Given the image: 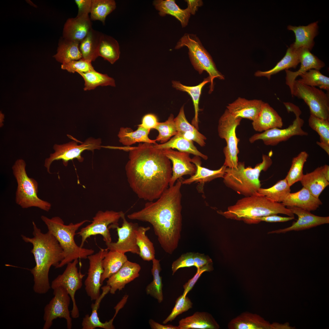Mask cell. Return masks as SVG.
<instances>
[{"instance_id": "1", "label": "cell", "mask_w": 329, "mask_h": 329, "mask_svg": "<svg viewBox=\"0 0 329 329\" xmlns=\"http://www.w3.org/2000/svg\"><path fill=\"white\" fill-rule=\"evenodd\" d=\"M114 148L129 152L126 176L129 186L139 198L153 201L169 187L172 167L162 149L147 143Z\"/></svg>"}, {"instance_id": "2", "label": "cell", "mask_w": 329, "mask_h": 329, "mask_svg": "<svg viewBox=\"0 0 329 329\" xmlns=\"http://www.w3.org/2000/svg\"><path fill=\"white\" fill-rule=\"evenodd\" d=\"M182 179L169 186L155 201H148L143 208L127 215L128 218L150 223L163 249L172 254L181 238Z\"/></svg>"}, {"instance_id": "3", "label": "cell", "mask_w": 329, "mask_h": 329, "mask_svg": "<svg viewBox=\"0 0 329 329\" xmlns=\"http://www.w3.org/2000/svg\"><path fill=\"white\" fill-rule=\"evenodd\" d=\"M33 237L21 235L22 239L31 243L30 251L33 255L35 265L30 270L33 276L34 292L38 294L46 293L51 288L49 272L51 266L55 268L63 259L62 249L54 236L49 232H42L34 221H32Z\"/></svg>"}, {"instance_id": "4", "label": "cell", "mask_w": 329, "mask_h": 329, "mask_svg": "<svg viewBox=\"0 0 329 329\" xmlns=\"http://www.w3.org/2000/svg\"><path fill=\"white\" fill-rule=\"evenodd\" d=\"M217 213L227 218L249 224L255 218L272 214H283L294 217L291 210L282 203L273 201L258 193L245 196L229 207L227 210H219Z\"/></svg>"}, {"instance_id": "5", "label": "cell", "mask_w": 329, "mask_h": 329, "mask_svg": "<svg viewBox=\"0 0 329 329\" xmlns=\"http://www.w3.org/2000/svg\"><path fill=\"white\" fill-rule=\"evenodd\" d=\"M41 219L46 225L48 231L56 239L62 247L64 258L56 267H63L74 260L78 259H86L92 254L94 251L92 249L78 246L74 239L76 231L83 225L90 221L85 220L73 224L66 225L62 219L58 216L49 218L42 215Z\"/></svg>"}, {"instance_id": "6", "label": "cell", "mask_w": 329, "mask_h": 329, "mask_svg": "<svg viewBox=\"0 0 329 329\" xmlns=\"http://www.w3.org/2000/svg\"><path fill=\"white\" fill-rule=\"evenodd\" d=\"M262 161L253 168L246 167L244 162H239L235 168L226 167L223 177V182L228 187L245 196L258 193L260 188L259 179L262 171L270 167L272 161L270 156L263 154Z\"/></svg>"}, {"instance_id": "7", "label": "cell", "mask_w": 329, "mask_h": 329, "mask_svg": "<svg viewBox=\"0 0 329 329\" xmlns=\"http://www.w3.org/2000/svg\"><path fill=\"white\" fill-rule=\"evenodd\" d=\"M26 166L24 160L19 159L15 161L12 167L17 184L16 203L23 209L34 207L48 212L51 209V204L38 197V183L34 179L28 176Z\"/></svg>"}, {"instance_id": "8", "label": "cell", "mask_w": 329, "mask_h": 329, "mask_svg": "<svg viewBox=\"0 0 329 329\" xmlns=\"http://www.w3.org/2000/svg\"><path fill=\"white\" fill-rule=\"evenodd\" d=\"M184 46L189 49V58L195 69L200 74L204 71L208 74L210 83L209 93H211L214 89V79L217 78L223 80L224 76L218 70L211 56L196 35L185 34L177 43L175 48L178 49Z\"/></svg>"}, {"instance_id": "9", "label": "cell", "mask_w": 329, "mask_h": 329, "mask_svg": "<svg viewBox=\"0 0 329 329\" xmlns=\"http://www.w3.org/2000/svg\"><path fill=\"white\" fill-rule=\"evenodd\" d=\"M283 104L288 112H293L295 115V119L292 124L285 129L274 128L256 133L249 138V141L250 143L261 140L265 145L275 146L294 136L308 135V133L302 129L304 122L300 117L302 112L299 108L289 102H284Z\"/></svg>"}, {"instance_id": "10", "label": "cell", "mask_w": 329, "mask_h": 329, "mask_svg": "<svg viewBox=\"0 0 329 329\" xmlns=\"http://www.w3.org/2000/svg\"><path fill=\"white\" fill-rule=\"evenodd\" d=\"M242 119L235 117L226 109L219 120L218 135L225 139L226 143L223 149L225 157L223 165L227 167L235 168L238 164V155L239 152L238 144L240 139L236 135V129Z\"/></svg>"}, {"instance_id": "11", "label": "cell", "mask_w": 329, "mask_h": 329, "mask_svg": "<svg viewBox=\"0 0 329 329\" xmlns=\"http://www.w3.org/2000/svg\"><path fill=\"white\" fill-rule=\"evenodd\" d=\"M100 139L90 138L80 145H78L77 142L74 140L61 145L55 144L53 147L55 152L51 154L49 157L45 160L44 166L47 172L50 174L51 165L55 161L62 160L65 166H67L69 161L74 159L82 162L84 158L81 154L83 151L86 150L94 151L95 149H99L102 147Z\"/></svg>"}, {"instance_id": "12", "label": "cell", "mask_w": 329, "mask_h": 329, "mask_svg": "<svg viewBox=\"0 0 329 329\" xmlns=\"http://www.w3.org/2000/svg\"><path fill=\"white\" fill-rule=\"evenodd\" d=\"M302 99L308 106L310 114L329 120V96L316 87L303 84L296 80L291 94Z\"/></svg>"}, {"instance_id": "13", "label": "cell", "mask_w": 329, "mask_h": 329, "mask_svg": "<svg viewBox=\"0 0 329 329\" xmlns=\"http://www.w3.org/2000/svg\"><path fill=\"white\" fill-rule=\"evenodd\" d=\"M125 214L122 211L107 210L98 211L93 218L91 224L82 228L77 234L81 238L80 246L83 247L86 239L91 236L101 235L105 243L112 242L109 230V225L118 224L119 220Z\"/></svg>"}, {"instance_id": "14", "label": "cell", "mask_w": 329, "mask_h": 329, "mask_svg": "<svg viewBox=\"0 0 329 329\" xmlns=\"http://www.w3.org/2000/svg\"><path fill=\"white\" fill-rule=\"evenodd\" d=\"M53 297L44 308L43 319L44 323L43 329H49L53 320L57 318L65 319L67 329H71L72 319L69 308L71 299L70 296L66 291L61 287L53 289Z\"/></svg>"}, {"instance_id": "15", "label": "cell", "mask_w": 329, "mask_h": 329, "mask_svg": "<svg viewBox=\"0 0 329 329\" xmlns=\"http://www.w3.org/2000/svg\"><path fill=\"white\" fill-rule=\"evenodd\" d=\"M78 263V260L76 259L68 264L63 273L53 280L51 285V288L53 290L61 287L67 292L72 302L71 315L74 319L77 318L80 316L75 295L76 291L82 287L83 279L85 276V274L78 271L77 267Z\"/></svg>"}, {"instance_id": "16", "label": "cell", "mask_w": 329, "mask_h": 329, "mask_svg": "<svg viewBox=\"0 0 329 329\" xmlns=\"http://www.w3.org/2000/svg\"><path fill=\"white\" fill-rule=\"evenodd\" d=\"M121 219L122 223L121 227L118 224L111 225L109 228L116 229L118 239L116 242L105 243L109 250L117 251L125 254L130 252L139 255L140 251L136 243V232L138 226L137 224L129 222L124 214Z\"/></svg>"}, {"instance_id": "17", "label": "cell", "mask_w": 329, "mask_h": 329, "mask_svg": "<svg viewBox=\"0 0 329 329\" xmlns=\"http://www.w3.org/2000/svg\"><path fill=\"white\" fill-rule=\"evenodd\" d=\"M108 251L107 248L101 249L98 253L88 257L89 267L84 284L86 293L91 300H95L101 294V280L104 272L102 260Z\"/></svg>"}, {"instance_id": "18", "label": "cell", "mask_w": 329, "mask_h": 329, "mask_svg": "<svg viewBox=\"0 0 329 329\" xmlns=\"http://www.w3.org/2000/svg\"><path fill=\"white\" fill-rule=\"evenodd\" d=\"M165 155L172 162V174L169 186L174 185L177 181L184 175H193L196 172V165L191 162L190 154L176 151L172 149H162Z\"/></svg>"}, {"instance_id": "19", "label": "cell", "mask_w": 329, "mask_h": 329, "mask_svg": "<svg viewBox=\"0 0 329 329\" xmlns=\"http://www.w3.org/2000/svg\"><path fill=\"white\" fill-rule=\"evenodd\" d=\"M296 214L298 219L290 226L268 232V234L285 233L291 231H299L329 223V217L315 215L309 211L295 207H288Z\"/></svg>"}, {"instance_id": "20", "label": "cell", "mask_w": 329, "mask_h": 329, "mask_svg": "<svg viewBox=\"0 0 329 329\" xmlns=\"http://www.w3.org/2000/svg\"><path fill=\"white\" fill-rule=\"evenodd\" d=\"M298 52L300 63H301L299 69L295 72L291 71L288 69L285 70L286 84L289 87L291 94L294 82L298 76L311 69L319 70L325 65L323 61L312 54L308 49L303 48H298Z\"/></svg>"}, {"instance_id": "21", "label": "cell", "mask_w": 329, "mask_h": 329, "mask_svg": "<svg viewBox=\"0 0 329 329\" xmlns=\"http://www.w3.org/2000/svg\"><path fill=\"white\" fill-rule=\"evenodd\" d=\"M141 269L139 264L127 260L117 272L108 279L106 285L110 287V293L114 294L117 291L122 290L126 284L139 277Z\"/></svg>"}, {"instance_id": "22", "label": "cell", "mask_w": 329, "mask_h": 329, "mask_svg": "<svg viewBox=\"0 0 329 329\" xmlns=\"http://www.w3.org/2000/svg\"><path fill=\"white\" fill-rule=\"evenodd\" d=\"M191 162L196 166L195 173L187 179L182 180V184L189 185L192 183H198L197 189L200 192L203 190L205 184L218 178H223L227 167L223 165L219 169L212 170L202 167L200 157L195 156L191 159Z\"/></svg>"}, {"instance_id": "23", "label": "cell", "mask_w": 329, "mask_h": 329, "mask_svg": "<svg viewBox=\"0 0 329 329\" xmlns=\"http://www.w3.org/2000/svg\"><path fill=\"white\" fill-rule=\"evenodd\" d=\"M264 102L261 100H248L239 97L226 106L228 111L235 118L253 121L259 113Z\"/></svg>"}, {"instance_id": "24", "label": "cell", "mask_w": 329, "mask_h": 329, "mask_svg": "<svg viewBox=\"0 0 329 329\" xmlns=\"http://www.w3.org/2000/svg\"><path fill=\"white\" fill-rule=\"evenodd\" d=\"M89 17H78L68 19L64 25L63 38L66 40L80 43L92 29Z\"/></svg>"}, {"instance_id": "25", "label": "cell", "mask_w": 329, "mask_h": 329, "mask_svg": "<svg viewBox=\"0 0 329 329\" xmlns=\"http://www.w3.org/2000/svg\"><path fill=\"white\" fill-rule=\"evenodd\" d=\"M252 125L256 131L263 132L274 128H281L282 119L278 112L267 103L264 102Z\"/></svg>"}, {"instance_id": "26", "label": "cell", "mask_w": 329, "mask_h": 329, "mask_svg": "<svg viewBox=\"0 0 329 329\" xmlns=\"http://www.w3.org/2000/svg\"><path fill=\"white\" fill-rule=\"evenodd\" d=\"M281 203L287 208L295 207L309 211L316 210L322 204L319 198L304 187L297 192L290 193Z\"/></svg>"}, {"instance_id": "27", "label": "cell", "mask_w": 329, "mask_h": 329, "mask_svg": "<svg viewBox=\"0 0 329 329\" xmlns=\"http://www.w3.org/2000/svg\"><path fill=\"white\" fill-rule=\"evenodd\" d=\"M327 166L325 164L317 167L313 172L304 175L300 181L303 187L317 198L329 185L325 173Z\"/></svg>"}, {"instance_id": "28", "label": "cell", "mask_w": 329, "mask_h": 329, "mask_svg": "<svg viewBox=\"0 0 329 329\" xmlns=\"http://www.w3.org/2000/svg\"><path fill=\"white\" fill-rule=\"evenodd\" d=\"M102 293L99 297L95 300L94 303L91 305L92 312L90 315L86 314L83 318L82 322V329H95L101 328L104 329H114L113 322L114 317L109 321L101 322L98 316L97 311L100 303L105 296L110 292V287L108 285L101 287Z\"/></svg>"}, {"instance_id": "29", "label": "cell", "mask_w": 329, "mask_h": 329, "mask_svg": "<svg viewBox=\"0 0 329 329\" xmlns=\"http://www.w3.org/2000/svg\"><path fill=\"white\" fill-rule=\"evenodd\" d=\"M318 23L317 21L306 26L287 27L288 30L293 31L295 34V41L292 44L294 48H305L310 51L312 49L314 44V38L318 33Z\"/></svg>"}, {"instance_id": "30", "label": "cell", "mask_w": 329, "mask_h": 329, "mask_svg": "<svg viewBox=\"0 0 329 329\" xmlns=\"http://www.w3.org/2000/svg\"><path fill=\"white\" fill-rule=\"evenodd\" d=\"M179 329H218L219 326L212 316L206 312H197L180 320Z\"/></svg>"}, {"instance_id": "31", "label": "cell", "mask_w": 329, "mask_h": 329, "mask_svg": "<svg viewBox=\"0 0 329 329\" xmlns=\"http://www.w3.org/2000/svg\"><path fill=\"white\" fill-rule=\"evenodd\" d=\"M153 5L159 11L160 16L168 14L174 16L180 21L182 27L188 24L191 14L189 10L187 8L185 9L180 8L175 3V0H155Z\"/></svg>"}, {"instance_id": "32", "label": "cell", "mask_w": 329, "mask_h": 329, "mask_svg": "<svg viewBox=\"0 0 329 329\" xmlns=\"http://www.w3.org/2000/svg\"><path fill=\"white\" fill-rule=\"evenodd\" d=\"M300 63L298 49L294 48L291 44L284 56L272 69L266 71L258 70L254 74L256 77L264 76L270 80L271 76L284 70L295 68Z\"/></svg>"}, {"instance_id": "33", "label": "cell", "mask_w": 329, "mask_h": 329, "mask_svg": "<svg viewBox=\"0 0 329 329\" xmlns=\"http://www.w3.org/2000/svg\"><path fill=\"white\" fill-rule=\"evenodd\" d=\"M154 146L157 148L162 149L175 148L179 151L188 153L205 160L208 159L207 155L198 150L194 145L193 141L185 138L179 132L167 142L161 144H154Z\"/></svg>"}, {"instance_id": "34", "label": "cell", "mask_w": 329, "mask_h": 329, "mask_svg": "<svg viewBox=\"0 0 329 329\" xmlns=\"http://www.w3.org/2000/svg\"><path fill=\"white\" fill-rule=\"evenodd\" d=\"M150 130L139 125L137 129L134 131L129 128L121 127L118 136L119 142L127 147L136 143L157 144L155 140H151L149 137Z\"/></svg>"}, {"instance_id": "35", "label": "cell", "mask_w": 329, "mask_h": 329, "mask_svg": "<svg viewBox=\"0 0 329 329\" xmlns=\"http://www.w3.org/2000/svg\"><path fill=\"white\" fill-rule=\"evenodd\" d=\"M79 43L77 41L65 40L62 37L59 41L57 53L53 57L62 64L81 59Z\"/></svg>"}, {"instance_id": "36", "label": "cell", "mask_w": 329, "mask_h": 329, "mask_svg": "<svg viewBox=\"0 0 329 329\" xmlns=\"http://www.w3.org/2000/svg\"><path fill=\"white\" fill-rule=\"evenodd\" d=\"M127 260L125 254L109 250L102 260L104 272L101 278V284L106 279L117 272Z\"/></svg>"}, {"instance_id": "37", "label": "cell", "mask_w": 329, "mask_h": 329, "mask_svg": "<svg viewBox=\"0 0 329 329\" xmlns=\"http://www.w3.org/2000/svg\"><path fill=\"white\" fill-rule=\"evenodd\" d=\"M102 33L92 29L85 38L79 43L82 58L91 61L99 56L98 48Z\"/></svg>"}, {"instance_id": "38", "label": "cell", "mask_w": 329, "mask_h": 329, "mask_svg": "<svg viewBox=\"0 0 329 329\" xmlns=\"http://www.w3.org/2000/svg\"><path fill=\"white\" fill-rule=\"evenodd\" d=\"M210 82L208 76L198 85L193 86H189L184 85L180 82L176 81H172V86L176 89L188 93L191 97L194 108L195 116L192 124L196 128L198 129L199 104L201 91L204 86L207 83Z\"/></svg>"}, {"instance_id": "39", "label": "cell", "mask_w": 329, "mask_h": 329, "mask_svg": "<svg viewBox=\"0 0 329 329\" xmlns=\"http://www.w3.org/2000/svg\"><path fill=\"white\" fill-rule=\"evenodd\" d=\"M120 54L117 41L111 37L102 33L98 48L99 56L113 64L119 59Z\"/></svg>"}, {"instance_id": "40", "label": "cell", "mask_w": 329, "mask_h": 329, "mask_svg": "<svg viewBox=\"0 0 329 329\" xmlns=\"http://www.w3.org/2000/svg\"><path fill=\"white\" fill-rule=\"evenodd\" d=\"M270 325L259 316L250 313H244L229 323V328L234 329H263L271 328Z\"/></svg>"}, {"instance_id": "41", "label": "cell", "mask_w": 329, "mask_h": 329, "mask_svg": "<svg viewBox=\"0 0 329 329\" xmlns=\"http://www.w3.org/2000/svg\"><path fill=\"white\" fill-rule=\"evenodd\" d=\"M152 266L151 273L153 276V281L148 284L146 288V292L148 295L156 299L159 303L163 300L162 291L163 284L162 277L160 273L161 270L160 260L155 258L152 260Z\"/></svg>"}, {"instance_id": "42", "label": "cell", "mask_w": 329, "mask_h": 329, "mask_svg": "<svg viewBox=\"0 0 329 329\" xmlns=\"http://www.w3.org/2000/svg\"><path fill=\"white\" fill-rule=\"evenodd\" d=\"M149 226H139L136 232V243L139 248V255L144 260L150 261L155 257V250L153 243L146 234L150 230Z\"/></svg>"}, {"instance_id": "43", "label": "cell", "mask_w": 329, "mask_h": 329, "mask_svg": "<svg viewBox=\"0 0 329 329\" xmlns=\"http://www.w3.org/2000/svg\"><path fill=\"white\" fill-rule=\"evenodd\" d=\"M83 78L85 91L93 90L98 86L115 87L114 80L107 75L97 72L94 70L85 73H78Z\"/></svg>"}, {"instance_id": "44", "label": "cell", "mask_w": 329, "mask_h": 329, "mask_svg": "<svg viewBox=\"0 0 329 329\" xmlns=\"http://www.w3.org/2000/svg\"><path fill=\"white\" fill-rule=\"evenodd\" d=\"M290 187L285 178L278 181L269 188H260L258 193L273 201L281 203L290 193Z\"/></svg>"}, {"instance_id": "45", "label": "cell", "mask_w": 329, "mask_h": 329, "mask_svg": "<svg viewBox=\"0 0 329 329\" xmlns=\"http://www.w3.org/2000/svg\"><path fill=\"white\" fill-rule=\"evenodd\" d=\"M299 82L308 86L318 87L320 89L329 91V77L322 74L319 70L311 69L302 74Z\"/></svg>"}, {"instance_id": "46", "label": "cell", "mask_w": 329, "mask_h": 329, "mask_svg": "<svg viewBox=\"0 0 329 329\" xmlns=\"http://www.w3.org/2000/svg\"><path fill=\"white\" fill-rule=\"evenodd\" d=\"M116 7V4L113 0H92L90 19L98 20L105 23L107 16Z\"/></svg>"}, {"instance_id": "47", "label": "cell", "mask_w": 329, "mask_h": 329, "mask_svg": "<svg viewBox=\"0 0 329 329\" xmlns=\"http://www.w3.org/2000/svg\"><path fill=\"white\" fill-rule=\"evenodd\" d=\"M309 155L305 151H302L296 156L293 158L289 170L285 178L289 186H291L295 182L300 181L302 179L304 164Z\"/></svg>"}, {"instance_id": "48", "label": "cell", "mask_w": 329, "mask_h": 329, "mask_svg": "<svg viewBox=\"0 0 329 329\" xmlns=\"http://www.w3.org/2000/svg\"><path fill=\"white\" fill-rule=\"evenodd\" d=\"M155 129L159 133L155 139L156 141H159L161 144L167 142L177 132L173 115L171 114L164 122H158Z\"/></svg>"}, {"instance_id": "49", "label": "cell", "mask_w": 329, "mask_h": 329, "mask_svg": "<svg viewBox=\"0 0 329 329\" xmlns=\"http://www.w3.org/2000/svg\"><path fill=\"white\" fill-rule=\"evenodd\" d=\"M310 127L320 136V142L329 145V120L310 114L308 119Z\"/></svg>"}, {"instance_id": "50", "label": "cell", "mask_w": 329, "mask_h": 329, "mask_svg": "<svg viewBox=\"0 0 329 329\" xmlns=\"http://www.w3.org/2000/svg\"><path fill=\"white\" fill-rule=\"evenodd\" d=\"M174 121L177 132H181L185 135L189 136L194 135L200 136L202 134L187 120L183 106L181 108L177 116L174 118Z\"/></svg>"}, {"instance_id": "51", "label": "cell", "mask_w": 329, "mask_h": 329, "mask_svg": "<svg viewBox=\"0 0 329 329\" xmlns=\"http://www.w3.org/2000/svg\"><path fill=\"white\" fill-rule=\"evenodd\" d=\"M175 303L172 311L169 316L163 322L165 324L169 322H172L179 315L191 308L193 303L188 297L180 295L176 300Z\"/></svg>"}, {"instance_id": "52", "label": "cell", "mask_w": 329, "mask_h": 329, "mask_svg": "<svg viewBox=\"0 0 329 329\" xmlns=\"http://www.w3.org/2000/svg\"><path fill=\"white\" fill-rule=\"evenodd\" d=\"M91 62L82 58L78 60H72L62 64L61 68L70 73L76 72L85 73L94 70Z\"/></svg>"}, {"instance_id": "53", "label": "cell", "mask_w": 329, "mask_h": 329, "mask_svg": "<svg viewBox=\"0 0 329 329\" xmlns=\"http://www.w3.org/2000/svg\"><path fill=\"white\" fill-rule=\"evenodd\" d=\"M194 253L189 252L183 254L173 262L172 265L173 275L180 268L195 266Z\"/></svg>"}, {"instance_id": "54", "label": "cell", "mask_w": 329, "mask_h": 329, "mask_svg": "<svg viewBox=\"0 0 329 329\" xmlns=\"http://www.w3.org/2000/svg\"><path fill=\"white\" fill-rule=\"evenodd\" d=\"M213 269L212 263L207 264L202 267L197 269V272L194 276L183 285L184 291L182 295L186 296L188 292L192 289L194 285L203 273L206 271H210Z\"/></svg>"}, {"instance_id": "55", "label": "cell", "mask_w": 329, "mask_h": 329, "mask_svg": "<svg viewBox=\"0 0 329 329\" xmlns=\"http://www.w3.org/2000/svg\"><path fill=\"white\" fill-rule=\"evenodd\" d=\"M294 217H285L272 214L256 218L253 220L250 224H256L264 221L268 222H285L294 219Z\"/></svg>"}, {"instance_id": "56", "label": "cell", "mask_w": 329, "mask_h": 329, "mask_svg": "<svg viewBox=\"0 0 329 329\" xmlns=\"http://www.w3.org/2000/svg\"><path fill=\"white\" fill-rule=\"evenodd\" d=\"M78 9V17H89L88 14L90 13L92 0H75V1Z\"/></svg>"}, {"instance_id": "57", "label": "cell", "mask_w": 329, "mask_h": 329, "mask_svg": "<svg viewBox=\"0 0 329 329\" xmlns=\"http://www.w3.org/2000/svg\"><path fill=\"white\" fill-rule=\"evenodd\" d=\"M159 122L157 117L153 114H148L143 117L141 124L138 125L148 129H155Z\"/></svg>"}, {"instance_id": "58", "label": "cell", "mask_w": 329, "mask_h": 329, "mask_svg": "<svg viewBox=\"0 0 329 329\" xmlns=\"http://www.w3.org/2000/svg\"><path fill=\"white\" fill-rule=\"evenodd\" d=\"M195 267L198 269L208 264L212 263V260L203 254L194 253Z\"/></svg>"}, {"instance_id": "59", "label": "cell", "mask_w": 329, "mask_h": 329, "mask_svg": "<svg viewBox=\"0 0 329 329\" xmlns=\"http://www.w3.org/2000/svg\"><path fill=\"white\" fill-rule=\"evenodd\" d=\"M149 323L151 328L152 329H179L178 326L170 324L162 325L152 319L149 320Z\"/></svg>"}, {"instance_id": "60", "label": "cell", "mask_w": 329, "mask_h": 329, "mask_svg": "<svg viewBox=\"0 0 329 329\" xmlns=\"http://www.w3.org/2000/svg\"><path fill=\"white\" fill-rule=\"evenodd\" d=\"M187 3V8L190 11V14H194L197 11L198 7L202 5L203 2L202 1L196 0H186Z\"/></svg>"}, {"instance_id": "61", "label": "cell", "mask_w": 329, "mask_h": 329, "mask_svg": "<svg viewBox=\"0 0 329 329\" xmlns=\"http://www.w3.org/2000/svg\"><path fill=\"white\" fill-rule=\"evenodd\" d=\"M317 144L324 150L326 153L329 155V145L317 141Z\"/></svg>"}]
</instances>
